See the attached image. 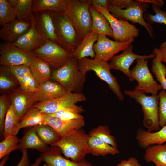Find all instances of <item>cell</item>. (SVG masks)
Listing matches in <instances>:
<instances>
[{
	"label": "cell",
	"instance_id": "23",
	"mask_svg": "<svg viewBox=\"0 0 166 166\" xmlns=\"http://www.w3.org/2000/svg\"><path fill=\"white\" fill-rule=\"evenodd\" d=\"M66 93L64 89L59 84L49 80L40 85L38 90L35 92V103L59 98Z\"/></svg>",
	"mask_w": 166,
	"mask_h": 166
},
{
	"label": "cell",
	"instance_id": "34",
	"mask_svg": "<svg viewBox=\"0 0 166 166\" xmlns=\"http://www.w3.org/2000/svg\"><path fill=\"white\" fill-rule=\"evenodd\" d=\"M44 118L43 113L39 109L32 107L23 116L19 124L20 130L23 128H27L43 124Z\"/></svg>",
	"mask_w": 166,
	"mask_h": 166
},
{
	"label": "cell",
	"instance_id": "21",
	"mask_svg": "<svg viewBox=\"0 0 166 166\" xmlns=\"http://www.w3.org/2000/svg\"><path fill=\"white\" fill-rule=\"evenodd\" d=\"M60 149L57 147H53L46 152L42 153L40 156L42 161L49 166H93L85 159L77 162L64 157L61 155Z\"/></svg>",
	"mask_w": 166,
	"mask_h": 166
},
{
	"label": "cell",
	"instance_id": "3",
	"mask_svg": "<svg viewBox=\"0 0 166 166\" xmlns=\"http://www.w3.org/2000/svg\"><path fill=\"white\" fill-rule=\"evenodd\" d=\"M125 94L134 99L141 106L144 115V126L149 132L157 131L160 129L159 117L158 94L147 95L145 93L134 89L125 90Z\"/></svg>",
	"mask_w": 166,
	"mask_h": 166
},
{
	"label": "cell",
	"instance_id": "9",
	"mask_svg": "<svg viewBox=\"0 0 166 166\" xmlns=\"http://www.w3.org/2000/svg\"><path fill=\"white\" fill-rule=\"evenodd\" d=\"M92 5L109 21L115 41L125 42L138 37L139 30L135 25L128 21L117 18L106 8L98 5Z\"/></svg>",
	"mask_w": 166,
	"mask_h": 166
},
{
	"label": "cell",
	"instance_id": "46",
	"mask_svg": "<svg viewBox=\"0 0 166 166\" xmlns=\"http://www.w3.org/2000/svg\"><path fill=\"white\" fill-rule=\"evenodd\" d=\"M116 166H142L136 158L129 157L128 160H123L118 163Z\"/></svg>",
	"mask_w": 166,
	"mask_h": 166
},
{
	"label": "cell",
	"instance_id": "1",
	"mask_svg": "<svg viewBox=\"0 0 166 166\" xmlns=\"http://www.w3.org/2000/svg\"><path fill=\"white\" fill-rule=\"evenodd\" d=\"M82 128L75 130L51 146L59 148L65 157L75 162L85 159L90 153L88 144L89 137Z\"/></svg>",
	"mask_w": 166,
	"mask_h": 166
},
{
	"label": "cell",
	"instance_id": "18",
	"mask_svg": "<svg viewBox=\"0 0 166 166\" xmlns=\"http://www.w3.org/2000/svg\"><path fill=\"white\" fill-rule=\"evenodd\" d=\"M9 93L12 104L21 119L35 103V92H27L17 89Z\"/></svg>",
	"mask_w": 166,
	"mask_h": 166
},
{
	"label": "cell",
	"instance_id": "7",
	"mask_svg": "<svg viewBox=\"0 0 166 166\" xmlns=\"http://www.w3.org/2000/svg\"><path fill=\"white\" fill-rule=\"evenodd\" d=\"M57 36L70 49L71 55L80 42L73 24L67 11H51Z\"/></svg>",
	"mask_w": 166,
	"mask_h": 166
},
{
	"label": "cell",
	"instance_id": "32",
	"mask_svg": "<svg viewBox=\"0 0 166 166\" xmlns=\"http://www.w3.org/2000/svg\"><path fill=\"white\" fill-rule=\"evenodd\" d=\"M19 84L12 72L10 67L3 65L0 67V90L3 92H10L18 88Z\"/></svg>",
	"mask_w": 166,
	"mask_h": 166
},
{
	"label": "cell",
	"instance_id": "30",
	"mask_svg": "<svg viewBox=\"0 0 166 166\" xmlns=\"http://www.w3.org/2000/svg\"><path fill=\"white\" fill-rule=\"evenodd\" d=\"M88 144L90 154L95 156L105 157L108 154L114 155L120 153L117 148L94 137L89 136Z\"/></svg>",
	"mask_w": 166,
	"mask_h": 166
},
{
	"label": "cell",
	"instance_id": "11",
	"mask_svg": "<svg viewBox=\"0 0 166 166\" xmlns=\"http://www.w3.org/2000/svg\"><path fill=\"white\" fill-rule=\"evenodd\" d=\"M35 56L44 60L55 69L61 67L72 57L62 47L50 41L33 51Z\"/></svg>",
	"mask_w": 166,
	"mask_h": 166
},
{
	"label": "cell",
	"instance_id": "40",
	"mask_svg": "<svg viewBox=\"0 0 166 166\" xmlns=\"http://www.w3.org/2000/svg\"><path fill=\"white\" fill-rule=\"evenodd\" d=\"M84 111L83 109L66 108L60 110L54 113L49 114L63 120H71L84 118L83 116L81 114Z\"/></svg>",
	"mask_w": 166,
	"mask_h": 166
},
{
	"label": "cell",
	"instance_id": "6",
	"mask_svg": "<svg viewBox=\"0 0 166 166\" xmlns=\"http://www.w3.org/2000/svg\"><path fill=\"white\" fill-rule=\"evenodd\" d=\"M149 7L148 4L141 0H136L134 4L129 7L121 9L115 6H109L108 10L117 18L130 21L132 24H138L145 28L151 37H155L153 34V28L152 25L145 20L144 14L147 12Z\"/></svg>",
	"mask_w": 166,
	"mask_h": 166
},
{
	"label": "cell",
	"instance_id": "51",
	"mask_svg": "<svg viewBox=\"0 0 166 166\" xmlns=\"http://www.w3.org/2000/svg\"><path fill=\"white\" fill-rule=\"evenodd\" d=\"M42 161V158L40 156L36 159L35 162L31 164L30 166H40Z\"/></svg>",
	"mask_w": 166,
	"mask_h": 166
},
{
	"label": "cell",
	"instance_id": "36",
	"mask_svg": "<svg viewBox=\"0 0 166 166\" xmlns=\"http://www.w3.org/2000/svg\"><path fill=\"white\" fill-rule=\"evenodd\" d=\"M88 135L89 136L97 138L114 148H117L116 138L111 135L110 130L107 126H98L91 130Z\"/></svg>",
	"mask_w": 166,
	"mask_h": 166
},
{
	"label": "cell",
	"instance_id": "39",
	"mask_svg": "<svg viewBox=\"0 0 166 166\" xmlns=\"http://www.w3.org/2000/svg\"><path fill=\"white\" fill-rule=\"evenodd\" d=\"M151 5L155 14H152L149 12L145 13L144 17L145 21L151 25L157 23L163 24L166 26V12L162 10L160 8L155 5Z\"/></svg>",
	"mask_w": 166,
	"mask_h": 166
},
{
	"label": "cell",
	"instance_id": "14",
	"mask_svg": "<svg viewBox=\"0 0 166 166\" xmlns=\"http://www.w3.org/2000/svg\"><path fill=\"white\" fill-rule=\"evenodd\" d=\"M34 24L39 34L46 41L54 42L71 55L69 49L58 38L57 35L51 12L42 11L33 13Z\"/></svg>",
	"mask_w": 166,
	"mask_h": 166
},
{
	"label": "cell",
	"instance_id": "33",
	"mask_svg": "<svg viewBox=\"0 0 166 166\" xmlns=\"http://www.w3.org/2000/svg\"><path fill=\"white\" fill-rule=\"evenodd\" d=\"M152 53L156 55L152 61L151 69L160 83L162 89L166 90V66L161 61V55L158 49L155 48Z\"/></svg>",
	"mask_w": 166,
	"mask_h": 166
},
{
	"label": "cell",
	"instance_id": "29",
	"mask_svg": "<svg viewBox=\"0 0 166 166\" xmlns=\"http://www.w3.org/2000/svg\"><path fill=\"white\" fill-rule=\"evenodd\" d=\"M33 13L49 11L66 12L67 10L66 0H34L32 2Z\"/></svg>",
	"mask_w": 166,
	"mask_h": 166
},
{
	"label": "cell",
	"instance_id": "49",
	"mask_svg": "<svg viewBox=\"0 0 166 166\" xmlns=\"http://www.w3.org/2000/svg\"><path fill=\"white\" fill-rule=\"evenodd\" d=\"M161 55V61L166 63V39L165 41L161 43L158 49Z\"/></svg>",
	"mask_w": 166,
	"mask_h": 166
},
{
	"label": "cell",
	"instance_id": "2",
	"mask_svg": "<svg viewBox=\"0 0 166 166\" xmlns=\"http://www.w3.org/2000/svg\"><path fill=\"white\" fill-rule=\"evenodd\" d=\"M78 61L72 57L66 64L52 73L51 78L61 85L67 93H81L86 81V73L79 70Z\"/></svg>",
	"mask_w": 166,
	"mask_h": 166
},
{
	"label": "cell",
	"instance_id": "15",
	"mask_svg": "<svg viewBox=\"0 0 166 166\" xmlns=\"http://www.w3.org/2000/svg\"><path fill=\"white\" fill-rule=\"evenodd\" d=\"M133 45L131 43L121 54L113 57L109 63L111 69L121 71L128 77L131 81L134 80L131 74L130 67L135 60L153 59L156 56V54L153 53L147 55L137 54L133 52Z\"/></svg>",
	"mask_w": 166,
	"mask_h": 166
},
{
	"label": "cell",
	"instance_id": "43",
	"mask_svg": "<svg viewBox=\"0 0 166 166\" xmlns=\"http://www.w3.org/2000/svg\"><path fill=\"white\" fill-rule=\"evenodd\" d=\"M21 90L25 91L36 92L40 84L35 79L32 73L26 76L20 83Z\"/></svg>",
	"mask_w": 166,
	"mask_h": 166
},
{
	"label": "cell",
	"instance_id": "47",
	"mask_svg": "<svg viewBox=\"0 0 166 166\" xmlns=\"http://www.w3.org/2000/svg\"><path fill=\"white\" fill-rule=\"evenodd\" d=\"M22 153V158L16 166H29L30 162L27 150L23 151Z\"/></svg>",
	"mask_w": 166,
	"mask_h": 166
},
{
	"label": "cell",
	"instance_id": "35",
	"mask_svg": "<svg viewBox=\"0 0 166 166\" xmlns=\"http://www.w3.org/2000/svg\"><path fill=\"white\" fill-rule=\"evenodd\" d=\"M35 131L41 140L48 145L50 146L59 141L61 137L57 132L49 126L44 124L34 126Z\"/></svg>",
	"mask_w": 166,
	"mask_h": 166
},
{
	"label": "cell",
	"instance_id": "42",
	"mask_svg": "<svg viewBox=\"0 0 166 166\" xmlns=\"http://www.w3.org/2000/svg\"><path fill=\"white\" fill-rule=\"evenodd\" d=\"M158 95L159 125L160 128H162L166 125V90L162 89Z\"/></svg>",
	"mask_w": 166,
	"mask_h": 166
},
{
	"label": "cell",
	"instance_id": "27",
	"mask_svg": "<svg viewBox=\"0 0 166 166\" xmlns=\"http://www.w3.org/2000/svg\"><path fill=\"white\" fill-rule=\"evenodd\" d=\"M144 159L147 163L156 166H166V143L150 146L145 149Z\"/></svg>",
	"mask_w": 166,
	"mask_h": 166
},
{
	"label": "cell",
	"instance_id": "38",
	"mask_svg": "<svg viewBox=\"0 0 166 166\" xmlns=\"http://www.w3.org/2000/svg\"><path fill=\"white\" fill-rule=\"evenodd\" d=\"M16 136H10L4 138L0 143V159L5 156L9 155L12 151L17 150L19 142Z\"/></svg>",
	"mask_w": 166,
	"mask_h": 166
},
{
	"label": "cell",
	"instance_id": "52",
	"mask_svg": "<svg viewBox=\"0 0 166 166\" xmlns=\"http://www.w3.org/2000/svg\"><path fill=\"white\" fill-rule=\"evenodd\" d=\"M9 155H6L1 159L2 160L0 163V166H4L5 165L9 159Z\"/></svg>",
	"mask_w": 166,
	"mask_h": 166
},
{
	"label": "cell",
	"instance_id": "22",
	"mask_svg": "<svg viewBox=\"0 0 166 166\" xmlns=\"http://www.w3.org/2000/svg\"><path fill=\"white\" fill-rule=\"evenodd\" d=\"M136 138L140 147L146 149L149 146L166 142V125L156 132L140 128L136 133Z\"/></svg>",
	"mask_w": 166,
	"mask_h": 166
},
{
	"label": "cell",
	"instance_id": "53",
	"mask_svg": "<svg viewBox=\"0 0 166 166\" xmlns=\"http://www.w3.org/2000/svg\"><path fill=\"white\" fill-rule=\"evenodd\" d=\"M42 166H49L46 164H45Z\"/></svg>",
	"mask_w": 166,
	"mask_h": 166
},
{
	"label": "cell",
	"instance_id": "4",
	"mask_svg": "<svg viewBox=\"0 0 166 166\" xmlns=\"http://www.w3.org/2000/svg\"><path fill=\"white\" fill-rule=\"evenodd\" d=\"M67 11L76 30L80 42L91 32L92 19L89 0H66Z\"/></svg>",
	"mask_w": 166,
	"mask_h": 166
},
{
	"label": "cell",
	"instance_id": "17",
	"mask_svg": "<svg viewBox=\"0 0 166 166\" xmlns=\"http://www.w3.org/2000/svg\"><path fill=\"white\" fill-rule=\"evenodd\" d=\"M32 24L17 18L4 25L0 30V38L4 42L13 43L27 32Z\"/></svg>",
	"mask_w": 166,
	"mask_h": 166
},
{
	"label": "cell",
	"instance_id": "5",
	"mask_svg": "<svg viewBox=\"0 0 166 166\" xmlns=\"http://www.w3.org/2000/svg\"><path fill=\"white\" fill-rule=\"evenodd\" d=\"M78 66L79 70L85 73L89 71H94L100 79L108 84L120 101L124 100V96L117 78L110 72L111 68L109 63L85 57L78 60Z\"/></svg>",
	"mask_w": 166,
	"mask_h": 166
},
{
	"label": "cell",
	"instance_id": "48",
	"mask_svg": "<svg viewBox=\"0 0 166 166\" xmlns=\"http://www.w3.org/2000/svg\"><path fill=\"white\" fill-rule=\"evenodd\" d=\"M91 5H96L102 6L108 10L109 6L110 5L108 0H89Z\"/></svg>",
	"mask_w": 166,
	"mask_h": 166
},
{
	"label": "cell",
	"instance_id": "41",
	"mask_svg": "<svg viewBox=\"0 0 166 166\" xmlns=\"http://www.w3.org/2000/svg\"><path fill=\"white\" fill-rule=\"evenodd\" d=\"M9 95L4 94L0 96V133L3 135L5 118L7 112L11 105Z\"/></svg>",
	"mask_w": 166,
	"mask_h": 166
},
{
	"label": "cell",
	"instance_id": "26",
	"mask_svg": "<svg viewBox=\"0 0 166 166\" xmlns=\"http://www.w3.org/2000/svg\"><path fill=\"white\" fill-rule=\"evenodd\" d=\"M50 66L42 59L36 57L30 66L34 77L40 85L51 79L52 72Z\"/></svg>",
	"mask_w": 166,
	"mask_h": 166
},
{
	"label": "cell",
	"instance_id": "31",
	"mask_svg": "<svg viewBox=\"0 0 166 166\" xmlns=\"http://www.w3.org/2000/svg\"><path fill=\"white\" fill-rule=\"evenodd\" d=\"M21 120L14 107L11 104L5 118L3 134L4 138L10 136H16L20 130L19 124Z\"/></svg>",
	"mask_w": 166,
	"mask_h": 166
},
{
	"label": "cell",
	"instance_id": "50",
	"mask_svg": "<svg viewBox=\"0 0 166 166\" xmlns=\"http://www.w3.org/2000/svg\"><path fill=\"white\" fill-rule=\"evenodd\" d=\"M145 3L151 4L155 5L161 8L164 5V2L162 0H141Z\"/></svg>",
	"mask_w": 166,
	"mask_h": 166
},
{
	"label": "cell",
	"instance_id": "20",
	"mask_svg": "<svg viewBox=\"0 0 166 166\" xmlns=\"http://www.w3.org/2000/svg\"><path fill=\"white\" fill-rule=\"evenodd\" d=\"M45 42L33 22L30 29L12 44L23 50L33 52L42 46Z\"/></svg>",
	"mask_w": 166,
	"mask_h": 166
},
{
	"label": "cell",
	"instance_id": "16",
	"mask_svg": "<svg viewBox=\"0 0 166 166\" xmlns=\"http://www.w3.org/2000/svg\"><path fill=\"white\" fill-rule=\"evenodd\" d=\"M43 124L53 128L61 138L72 132L81 128L85 124L84 118L71 120H63L50 114L43 113Z\"/></svg>",
	"mask_w": 166,
	"mask_h": 166
},
{
	"label": "cell",
	"instance_id": "45",
	"mask_svg": "<svg viewBox=\"0 0 166 166\" xmlns=\"http://www.w3.org/2000/svg\"><path fill=\"white\" fill-rule=\"evenodd\" d=\"M110 4L121 9L127 8L132 6L135 0H110Z\"/></svg>",
	"mask_w": 166,
	"mask_h": 166
},
{
	"label": "cell",
	"instance_id": "8",
	"mask_svg": "<svg viewBox=\"0 0 166 166\" xmlns=\"http://www.w3.org/2000/svg\"><path fill=\"white\" fill-rule=\"evenodd\" d=\"M133 68L131 70V74L134 80L138 82L134 90L141 93L157 95L162 89L160 84L154 80L148 65V59H137Z\"/></svg>",
	"mask_w": 166,
	"mask_h": 166
},
{
	"label": "cell",
	"instance_id": "24",
	"mask_svg": "<svg viewBox=\"0 0 166 166\" xmlns=\"http://www.w3.org/2000/svg\"><path fill=\"white\" fill-rule=\"evenodd\" d=\"M98 34L91 32L86 35L80 42L72 54V57L78 60L90 57L94 59L95 53L93 45L97 41Z\"/></svg>",
	"mask_w": 166,
	"mask_h": 166
},
{
	"label": "cell",
	"instance_id": "12",
	"mask_svg": "<svg viewBox=\"0 0 166 166\" xmlns=\"http://www.w3.org/2000/svg\"><path fill=\"white\" fill-rule=\"evenodd\" d=\"M86 99L85 96L81 93L71 92L66 93L59 98L36 103L32 107L38 108L42 113L52 114L66 108L83 109L76 104L85 101Z\"/></svg>",
	"mask_w": 166,
	"mask_h": 166
},
{
	"label": "cell",
	"instance_id": "44",
	"mask_svg": "<svg viewBox=\"0 0 166 166\" xmlns=\"http://www.w3.org/2000/svg\"><path fill=\"white\" fill-rule=\"evenodd\" d=\"M10 67L19 84L26 76L32 73L30 67L28 66L20 65Z\"/></svg>",
	"mask_w": 166,
	"mask_h": 166
},
{
	"label": "cell",
	"instance_id": "25",
	"mask_svg": "<svg viewBox=\"0 0 166 166\" xmlns=\"http://www.w3.org/2000/svg\"><path fill=\"white\" fill-rule=\"evenodd\" d=\"M89 11L92 19L91 32L113 38L112 30L106 18L91 5Z\"/></svg>",
	"mask_w": 166,
	"mask_h": 166
},
{
	"label": "cell",
	"instance_id": "10",
	"mask_svg": "<svg viewBox=\"0 0 166 166\" xmlns=\"http://www.w3.org/2000/svg\"><path fill=\"white\" fill-rule=\"evenodd\" d=\"M36 57L33 52L19 48L12 43L0 44V64L9 67L20 65L30 67Z\"/></svg>",
	"mask_w": 166,
	"mask_h": 166
},
{
	"label": "cell",
	"instance_id": "37",
	"mask_svg": "<svg viewBox=\"0 0 166 166\" xmlns=\"http://www.w3.org/2000/svg\"><path fill=\"white\" fill-rule=\"evenodd\" d=\"M16 18L15 10L8 0H0V26Z\"/></svg>",
	"mask_w": 166,
	"mask_h": 166
},
{
	"label": "cell",
	"instance_id": "19",
	"mask_svg": "<svg viewBox=\"0 0 166 166\" xmlns=\"http://www.w3.org/2000/svg\"><path fill=\"white\" fill-rule=\"evenodd\" d=\"M39 137L36 133L34 127L26 128L22 137L20 139L17 150L22 151L28 149H35L42 153L49 151V147Z\"/></svg>",
	"mask_w": 166,
	"mask_h": 166
},
{
	"label": "cell",
	"instance_id": "13",
	"mask_svg": "<svg viewBox=\"0 0 166 166\" xmlns=\"http://www.w3.org/2000/svg\"><path fill=\"white\" fill-rule=\"evenodd\" d=\"M134 41V39H132L127 42H119L110 40L106 35L98 34L93 47L95 53L94 59L108 62L116 54L126 49Z\"/></svg>",
	"mask_w": 166,
	"mask_h": 166
},
{
	"label": "cell",
	"instance_id": "28",
	"mask_svg": "<svg viewBox=\"0 0 166 166\" xmlns=\"http://www.w3.org/2000/svg\"><path fill=\"white\" fill-rule=\"evenodd\" d=\"M13 7L16 18L31 24L33 22L32 0H9Z\"/></svg>",
	"mask_w": 166,
	"mask_h": 166
}]
</instances>
